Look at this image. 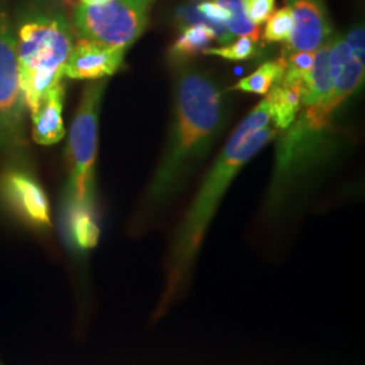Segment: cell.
<instances>
[{"label": "cell", "instance_id": "cell-1", "mask_svg": "<svg viewBox=\"0 0 365 365\" xmlns=\"http://www.w3.org/2000/svg\"><path fill=\"white\" fill-rule=\"evenodd\" d=\"M173 115L164 153L131 221V232L155 229L180 195L185 182L221 133L226 101L207 72L188 63L175 64Z\"/></svg>", "mask_w": 365, "mask_h": 365}, {"label": "cell", "instance_id": "cell-2", "mask_svg": "<svg viewBox=\"0 0 365 365\" xmlns=\"http://www.w3.org/2000/svg\"><path fill=\"white\" fill-rule=\"evenodd\" d=\"M277 134L269 102L264 98L235 128L172 235L164 261V287L152 322L161 321L187 295L199 252L223 196L242 167Z\"/></svg>", "mask_w": 365, "mask_h": 365}, {"label": "cell", "instance_id": "cell-3", "mask_svg": "<svg viewBox=\"0 0 365 365\" xmlns=\"http://www.w3.org/2000/svg\"><path fill=\"white\" fill-rule=\"evenodd\" d=\"M14 31L21 88L31 113L63 83L75 45V30L66 11L46 0H29L15 14Z\"/></svg>", "mask_w": 365, "mask_h": 365}, {"label": "cell", "instance_id": "cell-4", "mask_svg": "<svg viewBox=\"0 0 365 365\" xmlns=\"http://www.w3.org/2000/svg\"><path fill=\"white\" fill-rule=\"evenodd\" d=\"M107 81L93 80L81 98L78 113L69 131V178L61 202L96 203L93 168L98 152V122Z\"/></svg>", "mask_w": 365, "mask_h": 365}, {"label": "cell", "instance_id": "cell-5", "mask_svg": "<svg viewBox=\"0 0 365 365\" xmlns=\"http://www.w3.org/2000/svg\"><path fill=\"white\" fill-rule=\"evenodd\" d=\"M25 115L14 19L7 0H0V155L16 164L26 152Z\"/></svg>", "mask_w": 365, "mask_h": 365}, {"label": "cell", "instance_id": "cell-6", "mask_svg": "<svg viewBox=\"0 0 365 365\" xmlns=\"http://www.w3.org/2000/svg\"><path fill=\"white\" fill-rule=\"evenodd\" d=\"M158 1L108 0L93 6L78 4L71 22L80 38L128 51L144 34Z\"/></svg>", "mask_w": 365, "mask_h": 365}, {"label": "cell", "instance_id": "cell-7", "mask_svg": "<svg viewBox=\"0 0 365 365\" xmlns=\"http://www.w3.org/2000/svg\"><path fill=\"white\" fill-rule=\"evenodd\" d=\"M0 207L18 226L34 235H49L51 203L45 190L29 170L14 167L0 176Z\"/></svg>", "mask_w": 365, "mask_h": 365}, {"label": "cell", "instance_id": "cell-8", "mask_svg": "<svg viewBox=\"0 0 365 365\" xmlns=\"http://www.w3.org/2000/svg\"><path fill=\"white\" fill-rule=\"evenodd\" d=\"M286 3L294 16L287 52H315L334 37L324 0H286Z\"/></svg>", "mask_w": 365, "mask_h": 365}, {"label": "cell", "instance_id": "cell-9", "mask_svg": "<svg viewBox=\"0 0 365 365\" xmlns=\"http://www.w3.org/2000/svg\"><path fill=\"white\" fill-rule=\"evenodd\" d=\"M126 52L80 38L68 57L64 76L73 80H101L111 76L122 66Z\"/></svg>", "mask_w": 365, "mask_h": 365}, {"label": "cell", "instance_id": "cell-10", "mask_svg": "<svg viewBox=\"0 0 365 365\" xmlns=\"http://www.w3.org/2000/svg\"><path fill=\"white\" fill-rule=\"evenodd\" d=\"M329 69L331 93L344 103L363 84L365 57L353 53L344 37H333L329 48Z\"/></svg>", "mask_w": 365, "mask_h": 365}, {"label": "cell", "instance_id": "cell-11", "mask_svg": "<svg viewBox=\"0 0 365 365\" xmlns=\"http://www.w3.org/2000/svg\"><path fill=\"white\" fill-rule=\"evenodd\" d=\"M66 88L64 84H58L49 92L38 107L30 113L33 122V140L38 145L57 144L64 135L63 106H64Z\"/></svg>", "mask_w": 365, "mask_h": 365}, {"label": "cell", "instance_id": "cell-12", "mask_svg": "<svg viewBox=\"0 0 365 365\" xmlns=\"http://www.w3.org/2000/svg\"><path fill=\"white\" fill-rule=\"evenodd\" d=\"M265 98L269 102L272 125L279 133L286 130L299 113L300 86H283L277 83Z\"/></svg>", "mask_w": 365, "mask_h": 365}, {"label": "cell", "instance_id": "cell-13", "mask_svg": "<svg viewBox=\"0 0 365 365\" xmlns=\"http://www.w3.org/2000/svg\"><path fill=\"white\" fill-rule=\"evenodd\" d=\"M212 41H217V34L207 25L184 27L182 34L170 46V58L173 64L187 63L210 48Z\"/></svg>", "mask_w": 365, "mask_h": 365}, {"label": "cell", "instance_id": "cell-14", "mask_svg": "<svg viewBox=\"0 0 365 365\" xmlns=\"http://www.w3.org/2000/svg\"><path fill=\"white\" fill-rule=\"evenodd\" d=\"M284 66H286L284 57L264 63L252 75L237 81L235 86L229 88V91L247 92V93H256V95L265 96L268 92L271 91V88L280 81V78L284 73Z\"/></svg>", "mask_w": 365, "mask_h": 365}, {"label": "cell", "instance_id": "cell-15", "mask_svg": "<svg viewBox=\"0 0 365 365\" xmlns=\"http://www.w3.org/2000/svg\"><path fill=\"white\" fill-rule=\"evenodd\" d=\"M229 11V21L226 24L227 31L233 37H249L253 41L260 38V26L255 25L248 18L242 0H214Z\"/></svg>", "mask_w": 365, "mask_h": 365}, {"label": "cell", "instance_id": "cell-16", "mask_svg": "<svg viewBox=\"0 0 365 365\" xmlns=\"http://www.w3.org/2000/svg\"><path fill=\"white\" fill-rule=\"evenodd\" d=\"M315 52H287V56H283L286 60L284 73L280 78V84L283 86H300L307 78L312 66L314 64Z\"/></svg>", "mask_w": 365, "mask_h": 365}, {"label": "cell", "instance_id": "cell-17", "mask_svg": "<svg viewBox=\"0 0 365 365\" xmlns=\"http://www.w3.org/2000/svg\"><path fill=\"white\" fill-rule=\"evenodd\" d=\"M264 39L267 42H288L294 30V16L288 6L271 14L265 21Z\"/></svg>", "mask_w": 365, "mask_h": 365}, {"label": "cell", "instance_id": "cell-18", "mask_svg": "<svg viewBox=\"0 0 365 365\" xmlns=\"http://www.w3.org/2000/svg\"><path fill=\"white\" fill-rule=\"evenodd\" d=\"M256 41L249 37H238L235 42L220 48H207L202 54L218 56L227 61H245L256 54Z\"/></svg>", "mask_w": 365, "mask_h": 365}, {"label": "cell", "instance_id": "cell-19", "mask_svg": "<svg viewBox=\"0 0 365 365\" xmlns=\"http://www.w3.org/2000/svg\"><path fill=\"white\" fill-rule=\"evenodd\" d=\"M249 19L260 26L274 11L276 0H242Z\"/></svg>", "mask_w": 365, "mask_h": 365}, {"label": "cell", "instance_id": "cell-20", "mask_svg": "<svg viewBox=\"0 0 365 365\" xmlns=\"http://www.w3.org/2000/svg\"><path fill=\"white\" fill-rule=\"evenodd\" d=\"M344 39L353 53H356L357 56L365 57V29L363 25L351 29L344 36Z\"/></svg>", "mask_w": 365, "mask_h": 365}, {"label": "cell", "instance_id": "cell-21", "mask_svg": "<svg viewBox=\"0 0 365 365\" xmlns=\"http://www.w3.org/2000/svg\"><path fill=\"white\" fill-rule=\"evenodd\" d=\"M80 4H84V6H93V4H101V3H105L108 0H78Z\"/></svg>", "mask_w": 365, "mask_h": 365}, {"label": "cell", "instance_id": "cell-22", "mask_svg": "<svg viewBox=\"0 0 365 365\" xmlns=\"http://www.w3.org/2000/svg\"><path fill=\"white\" fill-rule=\"evenodd\" d=\"M0 365H1V363H0Z\"/></svg>", "mask_w": 365, "mask_h": 365}]
</instances>
